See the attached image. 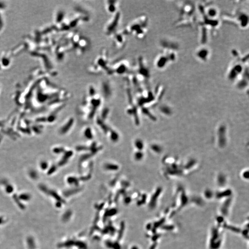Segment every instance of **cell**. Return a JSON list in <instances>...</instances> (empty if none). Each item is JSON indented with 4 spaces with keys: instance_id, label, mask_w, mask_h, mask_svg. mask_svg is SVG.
<instances>
[{
    "instance_id": "1",
    "label": "cell",
    "mask_w": 249,
    "mask_h": 249,
    "mask_svg": "<svg viewBox=\"0 0 249 249\" xmlns=\"http://www.w3.org/2000/svg\"><path fill=\"white\" fill-rule=\"evenodd\" d=\"M162 52L160 53L156 58L155 65L158 69H163L170 64L176 61L177 56L178 46L172 41L164 40L161 43Z\"/></svg>"
},
{
    "instance_id": "2",
    "label": "cell",
    "mask_w": 249,
    "mask_h": 249,
    "mask_svg": "<svg viewBox=\"0 0 249 249\" xmlns=\"http://www.w3.org/2000/svg\"><path fill=\"white\" fill-rule=\"evenodd\" d=\"M148 19L145 15L138 16L128 24L125 29L124 32L127 35H132L138 39H143L147 34Z\"/></svg>"
},
{
    "instance_id": "3",
    "label": "cell",
    "mask_w": 249,
    "mask_h": 249,
    "mask_svg": "<svg viewBox=\"0 0 249 249\" xmlns=\"http://www.w3.org/2000/svg\"><path fill=\"white\" fill-rule=\"evenodd\" d=\"M179 16L176 22L179 26H192L196 22V7L191 2H184L181 3Z\"/></svg>"
},
{
    "instance_id": "4",
    "label": "cell",
    "mask_w": 249,
    "mask_h": 249,
    "mask_svg": "<svg viewBox=\"0 0 249 249\" xmlns=\"http://www.w3.org/2000/svg\"><path fill=\"white\" fill-rule=\"evenodd\" d=\"M134 66L135 72L133 73L135 75H132L131 84L139 85L148 82L150 78V71L144 58H138Z\"/></svg>"
},
{
    "instance_id": "5",
    "label": "cell",
    "mask_w": 249,
    "mask_h": 249,
    "mask_svg": "<svg viewBox=\"0 0 249 249\" xmlns=\"http://www.w3.org/2000/svg\"><path fill=\"white\" fill-rule=\"evenodd\" d=\"M109 59L107 50H102L93 62L88 66V72L94 75L100 74L105 72L107 73L110 65Z\"/></svg>"
},
{
    "instance_id": "6",
    "label": "cell",
    "mask_w": 249,
    "mask_h": 249,
    "mask_svg": "<svg viewBox=\"0 0 249 249\" xmlns=\"http://www.w3.org/2000/svg\"><path fill=\"white\" fill-rule=\"evenodd\" d=\"M130 70L128 61L126 59H122L110 65L107 74L108 75H123L130 74Z\"/></svg>"
},
{
    "instance_id": "7",
    "label": "cell",
    "mask_w": 249,
    "mask_h": 249,
    "mask_svg": "<svg viewBox=\"0 0 249 249\" xmlns=\"http://www.w3.org/2000/svg\"><path fill=\"white\" fill-rule=\"evenodd\" d=\"M224 20H227L241 29H244L248 26L249 17L246 13L241 10L235 11L232 14H225Z\"/></svg>"
},
{
    "instance_id": "8",
    "label": "cell",
    "mask_w": 249,
    "mask_h": 249,
    "mask_svg": "<svg viewBox=\"0 0 249 249\" xmlns=\"http://www.w3.org/2000/svg\"><path fill=\"white\" fill-rule=\"evenodd\" d=\"M112 15V17L108 20L104 29L105 34L108 36L113 35L117 32V30L120 24L121 19V14L119 11Z\"/></svg>"
},
{
    "instance_id": "9",
    "label": "cell",
    "mask_w": 249,
    "mask_h": 249,
    "mask_svg": "<svg viewBox=\"0 0 249 249\" xmlns=\"http://www.w3.org/2000/svg\"><path fill=\"white\" fill-rule=\"evenodd\" d=\"M126 34L124 32V31L122 32H117L115 34L112 35L113 36V44L115 45V48L118 50H121L123 49L126 43Z\"/></svg>"
},
{
    "instance_id": "10",
    "label": "cell",
    "mask_w": 249,
    "mask_h": 249,
    "mask_svg": "<svg viewBox=\"0 0 249 249\" xmlns=\"http://www.w3.org/2000/svg\"><path fill=\"white\" fill-rule=\"evenodd\" d=\"M210 50L205 46L199 47L195 52V56L197 59L202 62H208L210 58Z\"/></svg>"
},
{
    "instance_id": "11",
    "label": "cell",
    "mask_w": 249,
    "mask_h": 249,
    "mask_svg": "<svg viewBox=\"0 0 249 249\" xmlns=\"http://www.w3.org/2000/svg\"><path fill=\"white\" fill-rule=\"evenodd\" d=\"M119 1L113 0H108L105 1V9L107 12L109 14L113 15L119 11Z\"/></svg>"
}]
</instances>
